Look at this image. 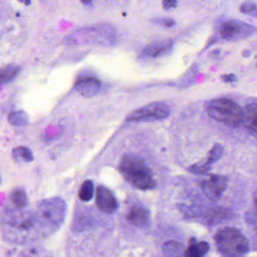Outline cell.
<instances>
[{
  "instance_id": "cell-1",
  "label": "cell",
  "mask_w": 257,
  "mask_h": 257,
  "mask_svg": "<svg viewBox=\"0 0 257 257\" xmlns=\"http://www.w3.org/2000/svg\"><path fill=\"white\" fill-rule=\"evenodd\" d=\"M120 171L124 178L135 187L148 190L156 187L153 172L146 162L135 155H126L120 165Z\"/></svg>"
},
{
  "instance_id": "cell-2",
  "label": "cell",
  "mask_w": 257,
  "mask_h": 257,
  "mask_svg": "<svg viewBox=\"0 0 257 257\" xmlns=\"http://www.w3.org/2000/svg\"><path fill=\"white\" fill-rule=\"evenodd\" d=\"M205 109L209 116L228 127H237L243 122V109L230 99H213L206 103Z\"/></svg>"
},
{
  "instance_id": "cell-3",
  "label": "cell",
  "mask_w": 257,
  "mask_h": 257,
  "mask_svg": "<svg viewBox=\"0 0 257 257\" xmlns=\"http://www.w3.org/2000/svg\"><path fill=\"white\" fill-rule=\"evenodd\" d=\"M215 242L218 250L226 257L241 256L249 249L246 237L237 228L231 227L219 230L215 235Z\"/></svg>"
},
{
  "instance_id": "cell-4",
  "label": "cell",
  "mask_w": 257,
  "mask_h": 257,
  "mask_svg": "<svg viewBox=\"0 0 257 257\" xmlns=\"http://www.w3.org/2000/svg\"><path fill=\"white\" fill-rule=\"evenodd\" d=\"M255 27L237 20H229L221 24L219 28L221 38L227 41H237L247 38L256 32Z\"/></svg>"
},
{
  "instance_id": "cell-5",
  "label": "cell",
  "mask_w": 257,
  "mask_h": 257,
  "mask_svg": "<svg viewBox=\"0 0 257 257\" xmlns=\"http://www.w3.org/2000/svg\"><path fill=\"white\" fill-rule=\"evenodd\" d=\"M170 115V109L163 102L151 103L135 111L127 118L129 121H153L164 119Z\"/></svg>"
},
{
  "instance_id": "cell-6",
  "label": "cell",
  "mask_w": 257,
  "mask_h": 257,
  "mask_svg": "<svg viewBox=\"0 0 257 257\" xmlns=\"http://www.w3.org/2000/svg\"><path fill=\"white\" fill-rule=\"evenodd\" d=\"M226 186V177L216 174H210L208 178L202 180L201 183L204 195L213 201H218L221 198Z\"/></svg>"
},
{
  "instance_id": "cell-7",
  "label": "cell",
  "mask_w": 257,
  "mask_h": 257,
  "mask_svg": "<svg viewBox=\"0 0 257 257\" xmlns=\"http://www.w3.org/2000/svg\"><path fill=\"white\" fill-rule=\"evenodd\" d=\"M65 204L60 198H52L42 202L40 212L43 217L54 223H60L65 215Z\"/></svg>"
},
{
  "instance_id": "cell-8",
  "label": "cell",
  "mask_w": 257,
  "mask_h": 257,
  "mask_svg": "<svg viewBox=\"0 0 257 257\" xmlns=\"http://www.w3.org/2000/svg\"><path fill=\"white\" fill-rule=\"evenodd\" d=\"M96 204L100 211L107 214L114 213L118 207V202L113 194L103 186L97 187Z\"/></svg>"
},
{
  "instance_id": "cell-9",
  "label": "cell",
  "mask_w": 257,
  "mask_h": 257,
  "mask_svg": "<svg viewBox=\"0 0 257 257\" xmlns=\"http://www.w3.org/2000/svg\"><path fill=\"white\" fill-rule=\"evenodd\" d=\"M127 219L135 226L143 228L150 224V213L145 207L137 204L129 210Z\"/></svg>"
},
{
  "instance_id": "cell-10",
  "label": "cell",
  "mask_w": 257,
  "mask_h": 257,
  "mask_svg": "<svg viewBox=\"0 0 257 257\" xmlns=\"http://www.w3.org/2000/svg\"><path fill=\"white\" fill-rule=\"evenodd\" d=\"M242 124L248 133L257 138V103H249L245 106Z\"/></svg>"
},
{
  "instance_id": "cell-11",
  "label": "cell",
  "mask_w": 257,
  "mask_h": 257,
  "mask_svg": "<svg viewBox=\"0 0 257 257\" xmlns=\"http://www.w3.org/2000/svg\"><path fill=\"white\" fill-rule=\"evenodd\" d=\"M100 81L94 78H85L78 80L75 84V89L81 95L91 97L96 95L100 89Z\"/></svg>"
},
{
  "instance_id": "cell-12",
  "label": "cell",
  "mask_w": 257,
  "mask_h": 257,
  "mask_svg": "<svg viewBox=\"0 0 257 257\" xmlns=\"http://www.w3.org/2000/svg\"><path fill=\"white\" fill-rule=\"evenodd\" d=\"M172 40H164V41L155 42L148 45L144 49V53L145 55L151 58H157L163 55L170 53L172 50Z\"/></svg>"
},
{
  "instance_id": "cell-13",
  "label": "cell",
  "mask_w": 257,
  "mask_h": 257,
  "mask_svg": "<svg viewBox=\"0 0 257 257\" xmlns=\"http://www.w3.org/2000/svg\"><path fill=\"white\" fill-rule=\"evenodd\" d=\"M209 250V244L205 241H197L191 238L187 248L185 249V257H204Z\"/></svg>"
},
{
  "instance_id": "cell-14",
  "label": "cell",
  "mask_w": 257,
  "mask_h": 257,
  "mask_svg": "<svg viewBox=\"0 0 257 257\" xmlns=\"http://www.w3.org/2000/svg\"><path fill=\"white\" fill-rule=\"evenodd\" d=\"M165 257H185V250L181 243L174 240L165 242L162 246Z\"/></svg>"
},
{
  "instance_id": "cell-15",
  "label": "cell",
  "mask_w": 257,
  "mask_h": 257,
  "mask_svg": "<svg viewBox=\"0 0 257 257\" xmlns=\"http://www.w3.org/2000/svg\"><path fill=\"white\" fill-rule=\"evenodd\" d=\"M20 72L19 66L9 64L1 70V83H9L12 82Z\"/></svg>"
},
{
  "instance_id": "cell-16",
  "label": "cell",
  "mask_w": 257,
  "mask_h": 257,
  "mask_svg": "<svg viewBox=\"0 0 257 257\" xmlns=\"http://www.w3.org/2000/svg\"><path fill=\"white\" fill-rule=\"evenodd\" d=\"M10 124L15 126H25L29 122V117L25 111L12 112L8 117Z\"/></svg>"
},
{
  "instance_id": "cell-17",
  "label": "cell",
  "mask_w": 257,
  "mask_h": 257,
  "mask_svg": "<svg viewBox=\"0 0 257 257\" xmlns=\"http://www.w3.org/2000/svg\"><path fill=\"white\" fill-rule=\"evenodd\" d=\"M13 156L18 162H31L34 160V156L29 149L19 147L13 150Z\"/></svg>"
},
{
  "instance_id": "cell-18",
  "label": "cell",
  "mask_w": 257,
  "mask_h": 257,
  "mask_svg": "<svg viewBox=\"0 0 257 257\" xmlns=\"http://www.w3.org/2000/svg\"><path fill=\"white\" fill-rule=\"evenodd\" d=\"M93 195H94V184L92 181L85 180L79 189V198L83 201H89L92 198Z\"/></svg>"
},
{
  "instance_id": "cell-19",
  "label": "cell",
  "mask_w": 257,
  "mask_h": 257,
  "mask_svg": "<svg viewBox=\"0 0 257 257\" xmlns=\"http://www.w3.org/2000/svg\"><path fill=\"white\" fill-rule=\"evenodd\" d=\"M224 149L221 144H216L213 146L211 150L209 152L208 156L206 158L205 161L211 165L212 164L215 163L217 162L218 160L222 158V155H223Z\"/></svg>"
},
{
  "instance_id": "cell-20",
  "label": "cell",
  "mask_w": 257,
  "mask_h": 257,
  "mask_svg": "<svg viewBox=\"0 0 257 257\" xmlns=\"http://www.w3.org/2000/svg\"><path fill=\"white\" fill-rule=\"evenodd\" d=\"M12 200L15 205L19 208H23L28 204V197H27L26 192L23 189H16L13 191L12 194Z\"/></svg>"
},
{
  "instance_id": "cell-21",
  "label": "cell",
  "mask_w": 257,
  "mask_h": 257,
  "mask_svg": "<svg viewBox=\"0 0 257 257\" xmlns=\"http://www.w3.org/2000/svg\"><path fill=\"white\" fill-rule=\"evenodd\" d=\"M211 168V165H209L205 160L203 162H198V163L195 164V165L190 166L189 168V171L190 172L193 173L195 174H205L210 171Z\"/></svg>"
},
{
  "instance_id": "cell-22",
  "label": "cell",
  "mask_w": 257,
  "mask_h": 257,
  "mask_svg": "<svg viewBox=\"0 0 257 257\" xmlns=\"http://www.w3.org/2000/svg\"><path fill=\"white\" fill-rule=\"evenodd\" d=\"M256 10L257 6L253 3L251 2L244 3L240 7V13H243V14L249 15V16Z\"/></svg>"
},
{
  "instance_id": "cell-23",
  "label": "cell",
  "mask_w": 257,
  "mask_h": 257,
  "mask_svg": "<svg viewBox=\"0 0 257 257\" xmlns=\"http://www.w3.org/2000/svg\"><path fill=\"white\" fill-rule=\"evenodd\" d=\"M155 22L162 25V26L165 27V28H173V27L175 26L176 25L175 21L171 19H156V20H155Z\"/></svg>"
},
{
  "instance_id": "cell-24",
  "label": "cell",
  "mask_w": 257,
  "mask_h": 257,
  "mask_svg": "<svg viewBox=\"0 0 257 257\" xmlns=\"http://www.w3.org/2000/svg\"><path fill=\"white\" fill-rule=\"evenodd\" d=\"M221 79H222V82H225V83H232V82L237 81V76L233 74V73L222 75L221 76Z\"/></svg>"
},
{
  "instance_id": "cell-25",
  "label": "cell",
  "mask_w": 257,
  "mask_h": 257,
  "mask_svg": "<svg viewBox=\"0 0 257 257\" xmlns=\"http://www.w3.org/2000/svg\"><path fill=\"white\" fill-rule=\"evenodd\" d=\"M163 8L166 10H171L177 7V2L175 0H165L162 2Z\"/></svg>"
},
{
  "instance_id": "cell-26",
  "label": "cell",
  "mask_w": 257,
  "mask_h": 257,
  "mask_svg": "<svg viewBox=\"0 0 257 257\" xmlns=\"http://www.w3.org/2000/svg\"><path fill=\"white\" fill-rule=\"evenodd\" d=\"M31 222L30 220H26L25 222H24L21 225V228H23V229H28V228L31 227Z\"/></svg>"
},
{
  "instance_id": "cell-27",
  "label": "cell",
  "mask_w": 257,
  "mask_h": 257,
  "mask_svg": "<svg viewBox=\"0 0 257 257\" xmlns=\"http://www.w3.org/2000/svg\"><path fill=\"white\" fill-rule=\"evenodd\" d=\"M250 55H251L250 51L246 50L243 52V56L244 57V58H248V57L250 56Z\"/></svg>"
},
{
  "instance_id": "cell-28",
  "label": "cell",
  "mask_w": 257,
  "mask_h": 257,
  "mask_svg": "<svg viewBox=\"0 0 257 257\" xmlns=\"http://www.w3.org/2000/svg\"><path fill=\"white\" fill-rule=\"evenodd\" d=\"M221 51L219 50V49H216V50L213 51V52H212V54H213V55H219V54H220Z\"/></svg>"
},
{
  "instance_id": "cell-29",
  "label": "cell",
  "mask_w": 257,
  "mask_h": 257,
  "mask_svg": "<svg viewBox=\"0 0 257 257\" xmlns=\"http://www.w3.org/2000/svg\"><path fill=\"white\" fill-rule=\"evenodd\" d=\"M254 204H255V210H256L255 213H257V195L254 198Z\"/></svg>"
},
{
  "instance_id": "cell-30",
  "label": "cell",
  "mask_w": 257,
  "mask_h": 257,
  "mask_svg": "<svg viewBox=\"0 0 257 257\" xmlns=\"http://www.w3.org/2000/svg\"><path fill=\"white\" fill-rule=\"evenodd\" d=\"M250 16H252V17L257 18V10L253 13H252Z\"/></svg>"
},
{
  "instance_id": "cell-31",
  "label": "cell",
  "mask_w": 257,
  "mask_h": 257,
  "mask_svg": "<svg viewBox=\"0 0 257 257\" xmlns=\"http://www.w3.org/2000/svg\"><path fill=\"white\" fill-rule=\"evenodd\" d=\"M82 4H91V1H82Z\"/></svg>"
}]
</instances>
